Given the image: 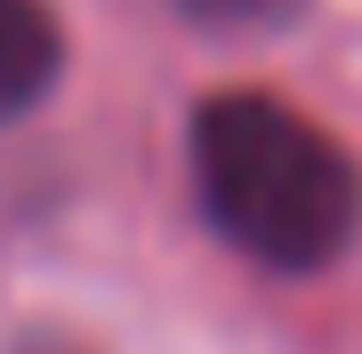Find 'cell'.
<instances>
[{
  "mask_svg": "<svg viewBox=\"0 0 362 354\" xmlns=\"http://www.w3.org/2000/svg\"><path fill=\"white\" fill-rule=\"evenodd\" d=\"M65 73V33L49 0H0V121H25Z\"/></svg>",
  "mask_w": 362,
  "mask_h": 354,
  "instance_id": "2",
  "label": "cell"
},
{
  "mask_svg": "<svg viewBox=\"0 0 362 354\" xmlns=\"http://www.w3.org/2000/svg\"><path fill=\"white\" fill-rule=\"evenodd\" d=\"M8 354H89V346H81V338H65V330H25Z\"/></svg>",
  "mask_w": 362,
  "mask_h": 354,
  "instance_id": "4",
  "label": "cell"
},
{
  "mask_svg": "<svg viewBox=\"0 0 362 354\" xmlns=\"http://www.w3.org/2000/svg\"><path fill=\"white\" fill-rule=\"evenodd\" d=\"M177 16H194L202 33H233V40H250V33H282L306 16V0H177Z\"/></svg>",
  "mask_w": 362,
  "mask_h": 354,
  "instance_id": "3",
  "label": "cell"
},
{
  "mask_svg": "<svg viewBox=\"0 0 362 354\" xmlns=\"http://www.w3.org/2000/svg\"><path fill=\"white\" fill-rule=\"evenodd\" d=\"M194 194L209 225L274 266V274H322L362 234V170L314 113L266 89H218L194 105L185 129Z\"/></svg>",
  "mask_w": 362,
  "mask_h": 354,
  "instance_id": "1",
  "label": "cell"
}]
</instances>
